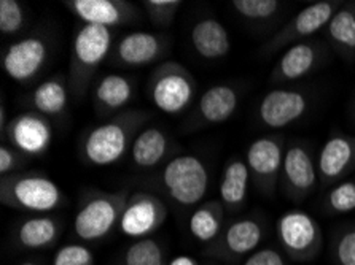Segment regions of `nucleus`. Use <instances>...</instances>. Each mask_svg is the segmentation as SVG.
<instances>
[{"mask_svg":"<svg viewBox=\"0 0 355 265\" xmlns=\"http://www.w3.org/2000/svg\"><path fill=\"white\" fill-rule=\"evenodd\" d=\"M148 121V113L125 110L99 122L83 135L80 156L88 165L109 167L120 162L131 151L139 131Z\"/></svg>","mask_w":355,"mask_h":265,"instance_id":"nucleus-1","label":"nucleus"},{"mask_svg":"<svg viewBox=\"0 0 355 265\" xmlns=\"http://www.w3.org/2000/svg\"><path fill=\"white\" fill-rule=\"evenodd\" d=\"M114 29L94 24H82L75 32L67 73L69 91L75 102H82L88 93L102 62L114 51Z\"/></svg>","mask_w":355,"mask_h":265,"instance_id":"nucleus-2","label":"nucleus"},{"mask_svg":"<svg viewBox=\"0 0 355 265\" xmlns=\"http://www.w3.org/2000/svg\"><path fill=\"white\" fill-rule=\"evenodd\" d=\"M0 202L32 214H50L67 203L66 194L39 172H18L0 178Z\"/></svg>","mask_w":355,"mask_h":265,"instance_id":"nucleus-3","label":"nucleus"},{"mask_svg":"<svg viewBox=\"0 0 355 265\" xmlns=\"http://www.w3.org/2000/svg\"><path fill=\"white\" fill-rule=\"evenodd\" d=\"M131 192L126 189L120 191H88L80 200L75 213L72 234L77 240L94 243L105 239L118 227L121 214L125 212Z\"/></svg>","mask_w":355,"mask_h":265,"instance_id":"nucleus-4","label":"nucleus"},{"mask_svg":"<svg viewBox=\"0 0 355 265\" xmlns=\"http://www.w3.org/2000/svg\"><path fill=\"white\" fill-rule=\"evenodd\" d=\"M158 186L180 208H196L209 191V169L195 154H182L166 162L158 173Z\"/></svg>","mask_w":355,"mask_h":265,"instance_id":"nucleus-5","label":"nucleus"},{"mask_svg":"<svg viewBox=\"0 0 355 265\" xmlns=\"http://www.w3.org/2000/svg\"><path fill=\"white\" fill-rule=\"evenodd\" d=\"M147 94L159 111L172 116L180 115L195 99L196 80L180 62L164 61L150 73Z\"/></svg>","mask_w":355,"mask_h":265,"instance_id":"nucleus-6","label":"nucleus"},{"mask_svg":"<svg viewBox=\"0 0 355 265\" xmlns=\"http://www.w3.org/2000/svg\"><path fill=\"white\" fill-rule=\"evenodd\" d=\"M281 251L293 262H313L324 250L320 224L303 210L285 212L276 223Z\"/></svg>","mask_w":355,"mask_h":265,"instance_id":"nucleus-7","label":"nucleus"},{"mask_svg":"<svg viewBox=\"0 0 355 265\" xmlns=\"http://www.w3.org/2000/svg\"><path fill=\"white\" fill-rule=\"evenodd\" d=\"M266 223L258 216H242L225 224L217 240L204 248V256L220 262H239L260 250Z\"/></svg>","mask_w":355,"mask_h":265,"instance_id":"nucleus-8","label":"nucleus"},{"mask_svg":"<svg viewBox=\"0 0 355 265\" xmlns=\"http://www.w3.org/2000/svg\"><path fill=\"white\" fill-rule=\"evenodd\" d=\"M340 0H320L311 3L301 12L288 19L265 45L261 46V56H272L284 48H290L297 43L313 39L317 32L325 29L333 16L343 7Z\"/></svg>","mask_w":355,"mask_h":265,"instance_id":"nucleus-9","label":"nucleus"},{"mask_svg":"<svg viewBox=\"0 0 355 265\" xmlns=\"http://www.w3.org/2000/svg\"><path fill=\"white\" fill-rule=\"evenodd\" d=\"M320 185L317 158L309 146L301 140H292L285 145L281 186L285 197L293 203H303Z\"/></svg>","mask_w":355,"mask_h":265,"instance_id":"nucleus-10","label":"nucleus"},{"mask_svg":"<svg viewBox=\"0 0 355 265\" xmlns=\"http://www.w3.org/2000/svg\"><path fill=\"white\" fill-rule=\"evenodd\" d=\"M285 145L284 134H270L254 140L247 148L245 164L250 180L263 196H274L281 183Z\"/></svg>","mask_w":355,"mask_h":265,"instance_id":"nucleus-11","label":"nucleus"},{"mask_svg":"<svg viewBox=\"0 0 355 265\" xmlns=\"http://www.w3.org/2000/svg\"><path fill=\"white\" fill-rule=\"evenodd\" d=\"M51 56V42L45 34H32L16 40L2 53V68L19 84L34 81L45 70Z\"/></svg>","mask_w":355,"mask_h":265,"instance_id":"nucleus-12","label":"nucleus"},{"mask_svg":"<svg viewBox=\"0 0 355 265\" xmlns=\"http://www.w3.org/2000/svg\"><path fill=\"white\" fill-rule=\"evenodd\" d=\"M328 45L319 39H309L285 50L274 64L270 75V83L277 88L309 77L327 61Z\"/></svg>","mask_w":355,"mask_h":265,"instance_id":"nucleus-13","label":"nucleus"},{"mask_svg":"<svg viewBox=\"0 0 355 265\" xmlns=\"http://www.w3.org/2000/svg\"><path fill=\"white\" fill-rule=\"evenodd\" d=\"M168 219V205L152 192L137 191L128 199L118 230L128 239H150Z\"/></svg>","mask_w":355,"mask_h":265,"instance_id":"nucleus-14","label":"nucleus"},{"mask_svg":"<svg viewBox=\"0 0 355 265\" xmlns=\"http://www.w3.org/2000/svg\"><path fill=\"white\" fill-rule=\"evenodd\" d=\"M311 107L309 94L303 89L276 88L261 97L257 107L258 122L270 131H281L300 121Z\"/></svg>","mask_w":355,"mask_h":265,"instance_id":"nucleus-15","label":"nucleus"},{"mask_svg":"<svg viewBox=\"0 0 355 265\" xmlns=\"http://www.w3.org/2000/svg\"><path fill=\"white\" fill-rule=\"evenodd\" d=\"M2 142L19 149L29 158H42L48 153L53 142V126L46 116L35 111H24L8 121L5 132L0 135Z\"/></svg>","mask_w":355,"mask_h":265,"instance_id":"nucleus-16","label":"nucleus"},{"mask_svg":"<svg viewBox=\"0 0 355 265\" xmlns=\"http://www.w3.org/2000/svg\"><path fill=\"white\" fill-rule=\"evenodd\" d=\"M169 48L171 39L164 34L144 30L129 32L115 43L112 61L123 68H141L161 61Z\"/></svg>","mask_w":355,"mask_h":265,"instance_id":"nucleus-17","label":"nucleus"},{"mask_svg":"<svg viewBox=\"0 0 355 265\" xmlns=\"http://www.w3.org/2000/svg\"><path fill=\"white\" fill-rule=\"evenodd\" d=\"M64 5L83 24L115 29L141 21L139 8L128 0H64Z\"/></svg>","mask_w":355,"mask_h":265,"instance_id":"nucleus-18","label":"nucleus"},{"mask_svg":"<svg viewBox=\"0 0 355 265\" xmlns=\"http://www.w3.org/2000/svg\"><path fill=\"white\" fill-rule=\"evenodd\" d=\"M239 102L241 93L236 86L228 83L214 84L199 97L195 110L188 118L187 127L190 131H196L227 122L239 108Z\"/></svg>","mask_w":355,"mask_h":265,"instance_id":"nucleus-19","label":"nucleus"},{"mask_svg":"<svg viewBox=\"0 0 355 265\" xmlns=\"http://www.w3.org/2000/svg\"><path fill=\"white\" fill-rule=\"evenodd\" d=\"M317 169L322 188L344 181L355 170V135H331L317 156Z\"/></svg>","mask_w":355,"mask_h":265,"instance_id":"nucleus-20","label":"nucleus"},{"mask_svg":"<svg viewBox=\"0 0 355 265\" xmlns=\"http://www.w3.org/2000/svg\"><path fill=\"white\" fill-rule=\"evenodd\" d=\"M64 230V221L53 214H32L21 219L13 230L16 248L43 251L56 246Z\"/></svg>","mask_w":355,"mask_h":265,"instance_id":"nucleus-21","label":"nucleus"},{"mask_svg":"<svg viewBox=\"0 0 355 265\" xmlns=\"http://www.w3.org/2000/svg\"><path fill=\"white\" fill-rule=\"evenodd\" d=\"M134 80L121 73H109L102 77L93 89V107L96 116L101 120H110L118 113L125 111V107L132 100Z\"/></svg>","mask_w":355,"mask_h":265,"instance_id":"nucleus-22","label":"nucleus"},{"mask_svg":"<svg viewBox=\"0 0 355 265\" xmlns=\"http://www.w3.org/2000/svg\"><path fill=\"white\" fill-rule=\"evenodd\" d=\"M69 100H71V91H69L67 75H55L35 86V89L26 99V105L31 111L46 116L48 120L51 118L61 120L67 115Z\"/></svg>","mask_w":355,"mask_h":265,"instance_id":"nucleus-23","label":"nucleus"},{"mask_svg":"<svg viewBox=\"0 0 355 265\" xmlns=\"http://www.w3.org/2000/svg\"><path fill=\"white\" fill-rule=\"evenodd\" d=\"M250 172L245 161L231 158L223 167L220 176V202L230 214H236L245 208L249 199Z\"/></svg>","mask_w":355,"mask_h":265,"instance_id":"nucleus-24","label":"nucleus"},{"mask_svg":"<svg viewBox=\"0 0 355 265\" xmlns=\"http://www.w3.org/2000/svg\"><path fill=\"white\" fill-rule=\"evenodd\" d=\"M172 146L174 145L169 135L163 129L147 127L134 140L129 154L134 167L141 170H152L168 162Z\"/></svg>","mask_w":355,"mask_h":265,"instance_id":"nucleus-25","label":"nucleus"},{"mask_svg":"<svg viewBox=\"0 0 355 265\" xmlns=\"http://www.w3.org/2000/svg\"><path fill=\"white\" fill-rule=\"evenodd\" d=\"M191 45L199 56L207 61L227 57L231 50V37L227 27L215 18H202L193 26Z\"/></svg>","mask_w":355,"mask_h":265,"instance_id":"nucleus-26","label":"nucleus"},{"mask_svg":"<svg viewBox=\"0 0 355 265\" xmlns=\"http://www.w3.org/2000/svg\"><path fill=\"white\" fill-rule=\"evenodd\" d=\"M328 46L343 61H355V2L343 3L325 27Z\"/></svg>","mask_w":355,"mask_h":265,"instance_id":"nucleus-27","label":"nucleus"},{"mask_svg":"<svg viewBox=\"0 0 355 265\" xmlns=\"http://www.w3.org/2000/svg\"><path fill=\"white\" fill-rule=\"evenodd\" d=\"M225 216H227V210L220 200L199 203L196 208H193L190 221H188V229L193 239L206 246L211 245L217 240L220 232L227 224Z\"/></svg>","mask_w":355,"mask_h":265,"instance_id":"nucleus-28","label":"nucleus"},{"mask_svg":"<svg viewBox=\"0 0 355 265\" xmlns=\"http://www.w3.org/2000/svg\"><path fill=\"white\" fill-rule=\"evenodd\" d=\"M120 265H168L164 248L153 239L136 240L123 253Z\"/></svg>","mask_w":355,"mask_h":265,"instance_id":"nucleus-29","label":"nucleus"},{"mask_svg":"<svg viewBox=\"0 0 355 265\" xmlns=\"http://www.w3.org/2000/svg\"><path fill=\"white\" fill-rule=\"evenodd\" d=\"M322 208L328 214H346L355 210V180H344L325 194Z\"/></svg>","mask_w":355,"mask_h":265,"instance_id":"nucleus-30","label":"nucleus"},{"mask_svg":"<svg viewBox=\"0 0 355 265\" xmlns=\"http://www.w3.org/2000/svg\"><path fill=\"white\" fill-rule=\"evenodd\" d=\"M331 261L335 265H355V224L338 227L331 237Z\"/></svg>","mask_w":355,"mask_h":265,"instance_id":"nucleus-31","label":"nucleus"},{"mask_svg":"<svg viewBox=\"0 0 355 265\" xmlns=\"http://www.w3.org/2000/svg\"><path fill=\"white\" fill-rule=\"evenodd\" d=\"M231 7L245 19L266 21L281 12L282 2L279 0H233Z\"/></svg>","mask_w":355,"mask_h":265,"instance_id":"nucleus-32","label":"nucleus"},{"mask_svg":"<svg viewBox=\"0 0 355 265\" xmlns=\"http://www.w3.org/2000/svg\"><path fill=\"white\" fill-rule=\"evenodd\" d=\"M28 24V13L16 0H0V32L3 37L18 35Z\"/></svg>","mask_w":355,"mask_h":265,"instance_id":"nucleus-33","label":"nucleus"},{"mask_svg":"<svg viewBox=\"0 0 355 265\" xmlns=\"http://www.w3.org/2000/svg\"><path fill=\"white\" fill-rule=\"evenodd\" d=\"M142 5L150 21L161 29H166L174 23L175 15L184 2L180 0H144Z\"/></svg>","mask_w":355,"mask_h":265,"instance_id":"nucleus-34","label":"nucleus"},{"mask_svg":"<svg viewBox=\"0 0 355 265\" xmlns=\"http://www.w3.org/2000/svg\"><path fill=\"white\" fill-rule=\"evenodd\" d=\"M53 265H94V254L82 243H69L56 251Z\"/></svg>","mask_w":355,"mask_h":265,"instance_id":"nucleus-35","label":"nucleus"},{"mask_svg":"<svg viewBox=\"0 0 355 265\" xmlns=\"http://www.w3.org/2000/svg\"><path fill=\"white\" fill-rule=\"evenodd\" d=\"M29 156L21 153L19 149L13 148L7 142H2L0 145V178L21 172L23 167L29 164Z\"/></svg>","mask_w":355,"mask_h":265,"instance_id":"nucleus-36","label":"nucleus"},{"mask_svg":"<svg viewBox=\"0 0 355 265\" xmlns=\"http://www.w3.org/2000/svg\"><path fill=\"white\" fill-rule=\"evenodd\" d=\"M242 265H290L285 254L277 248H260L252 256L245 259Z\"/></svg>","mask_w":355,"mask_h":265,"instance_id":"nucleus-37","label":"nucleus"},{"mask_svg":"<svg viewBox=\"0 0 355 265\" xmlns=\"http://www.w3.org/2000/svg\"><path fill=\"white\" fill-rule=\"evenodd\" d=\"M168 265H201L191 256H175L168 261Z\"/></svg>","mask_w":355,"mask_h":265,"instance_id":"nucleus-38","label":"nucleus"},{"mask_svg":"<svg viewBox=\"0 0 355 265\" xmlns=\"http://www.w3.org/2000/svg\"><path fill=\"white\" fill-rule=\"evenodd\" d=\"M8 126V121H7V108H5V104L2 102L0 104V135L5 132V129Z\"/></svg>","mask_w":355,"mask_h":265,"instance_id":"nucleus-39","label":"nucleus"},{"mask_svg":"<svg viewBox=\"0 0 355 265\" xmlns=\"http://www.w3.org/2000/svg\"><path fill=\"white\" fill-rule=\"evenodd\" d=\"M18 265H43V264H40V262H35V261H24V262L18 264Z\"/></svg>","mask_w":355,"mask_h":265,"instance_id":"nucleus-40","label":"nucleus"},{"mask_svg":"<svg viewBox=\"0 0 355 265\" xmlns=\"http://www.w3.org/2000/svg\"><path fill=\"white\" fill-rule=\"evenodd\" d=\"M351 108H352V111H354V115H355V94H354V97H352V102H351Z\"/></svg>","mask_w":355,"mask_h":265,"instance_id":"nucleus-41","label":"nucleus"}]
</instances>
